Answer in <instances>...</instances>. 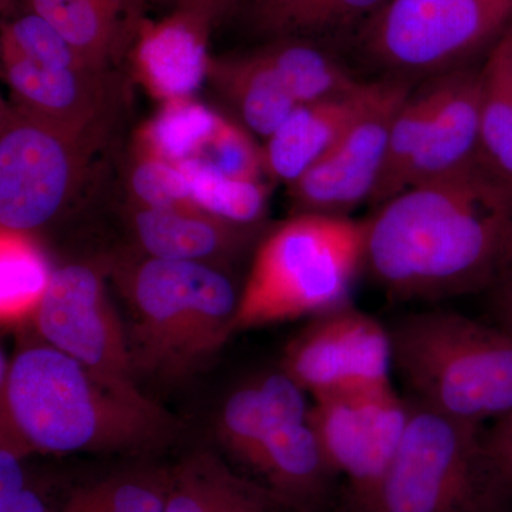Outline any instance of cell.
<instances>
[{
    "mask_svg": "<svg viewBox=\"0 0 512 512\" xmlns=\"http://www.w3.org/2000/svg\"><path fill=\"white\" fill-rule=\"evenodd\" d=\"M512 242V202L480 171L413 185L365 220V269L394 301L493 285Z\"/></svg>",
    "mask_w": 512,
    "mask_h": 512,
    "instance_id": "cell-1",
    "label": "cell"
},
{
    "mask_svg": "<svg viewBox=\"0 0 512 512\" xmlns=\"http://www.w3.org/2000/svg\"><path fill=\"white\" fill-rule=\"evenodd\" d=\"M2 426L29 451L117 453L156 446L175 423L160 407H143L101 383L45 340L2 355Z\"/></svg>",
    "mask_w": 512,
    "mask_h": 512,
    "instance_id": "cell-2",
    "label": "cell"
},
{
    "mask_svg": "<svg viewBox=\"0 0 512 512\" xmlns=\"http://www.w3.org/2000/svg\"><path fill=\"white\" fill-rule=\"evenodd\" d=\"M393 370L410 400L484 424L512 410V335L460 312H413L389 328Z\"/></svg>",
    "mask_w": 512,
    "mask_h": 512,
    "instance_id": "cell-3",
    "label": "cell"
},
{
    "mask_svg": "<svg viewBox=\"0 0 512 512\" xmlns=\"http://www.w3.org/2000/svg\"><path fill=\"white\" fill-rule=\"evenodd\" d=\"M363 269L365 220L302 212L282 222L256 249L232 335L345 305Z\"/></svg>",
    "mask_w": 512,
    "mask_h": 512,
    "instance_id": "cell-4",
    "label": "cell"
},
{
    "mask_svg": "<svg viewBox=\"0 0 512 512\" xmlns=\"http://www.w3.org/2000/svg\"><path fill=\"white\" fill-rule=\"evenodd\" d=\"M123 288L136 375L188 376L232 336L239 295L227 275L205 262L150 256L127 274Z\"/></svg>",
    "mask_w": 512,
    "mask_h": 512,
    "instance_id": "cell-5",
    "label": "cell"
},
{
    "mask_svg": "<svg viewBox=\"0 0 512 512\" xmlns=\"http://www.w3.org/2000/svg\"><path fill=\"white\" fill-rule=\"evenodd\" d=\"M409 402L402 444L362 512H508L512 476L484 424Z\"/></svg>",
    "mask_w": 512,
    "mask_h": 512,
    "instance_id": "cell-6",
    "label": "cell"
},
{
    "mask_svg": "<svg viewBox=\"0 0 512 512\" xmlns=\"http://www.w3.org/2000/svg\"><path fill=\"white\" fill-rule=\"evenodd\" d=\"M511 23L512 0H389L363 23L362 46L393 79L439 77Z\"/></svg>",
    "mask_w": 512,
    "mask_h": 512,
    "instance_id": "cell-7",
    "label": "cell"
},
{
    "mask_svg": "<svg viewBox=\"0 0 512 512\" xmlns=\"http://www.w3.org/2000/svg\"><path fill=\"white\" fill-rule=\"evenodd\" d=\"M90 136L3 101L0 228L33 232L55 220L83 181Z\"/></svg>",
    "mask_w": 512,
    "mask_h": 512,
    "instance_id": "cell-8",
    "label": "cell"
},
{
    "mask_svg": "<svg viewBox=\"0 0 512 512\" xmlns=\"http://www.w3.org/2000/svg\"><path fill=\"white\" fill-rule=\"evenodd\" d=\"M32 322L42 340L113 392L138 406H157L138 389L130 340L96 268L72 264L55 269Z\"/></svg>",
    "mask_w": 512,
    "mask_h": 512,
    "instance_id": "cell-9",
    "label": "cell"
},
{
    "mask_svg": "<svg viewBox=\"0 0 512 512\" xmlns=\"http://www.w3.org/2000/svg\"><path fill=\"white\" fill-rule=\"evenodd\" d=\"M409 417V399L393 383L313 399L308 421L336 476L346 481L350 511L362 512L375 497Z\"/></svg>",
    "mask_w": 512,
    "mask_h": 512,
    "instance_id": "cell-10",
    "label": "cell"
},
{
    "mask_svg": "<svg viewBox=\"0 0 512 512\" xmlns=\"http://www.w3.org/2000/svg\"><path fill=\"white\" fill-rule=\"evenodd\" d=\"M281 367L313 399L392 383L389 328L345 303L315 316L288 343Z\"/></svg>",
    "mask_w": 512,
    "mask_h": 512,
    "instance_id": "cell-11",
    "label": "cell"
},
{
    "mask_svg": "<svg viewBox=\"0 0 512 512\" xmlns=\"http://www.w3.org/2000/svg\"><path fill=\"white\" fill-rule=\"evenodd\" d=\"M412 93L406 80H383L376 99L318 164L291 184L303 212L345 215L372 202L386 161L394 116Z\"/></svg>",
    "mask_w": 512,
    "mask_h": 512,
    "instance_id": "cell-12",
    "label": "cell"
},
{
    "mask_svg": "<svg viewBox=\"0 0 512 512\" xmlns=\"http://www.w3.org/2000/svg\"><path fill=\"white\" fill-rule=\"evenodd\" d=\"M212 19L201 10L177 6L157 22L141 20L131 47L134 73L157 99H185L208 76Z\"/></svg>",
    "mask_w": 512,
    "mask_h": 512,
    "instance_id": "cell-13",
    "label": "cell"
},
{
    "mask_svg": "<svg viewBox=\"0 0 512 512\" xmlns=\"http://www.w3.org/2000/svg\"><path fill=\"white\" fill-rule=\"evenodd\" d=\"M383 80L363 82L343 96L301 104L266 138L265 170L289 185L318 164L376 99Z\"/></svg>",
    "mask_w": 512,
    "mask_h": 512,
    "instance_id": "cell-14",
    "label": "cell"
},
{
    "mask_svg": "<svg viewBox=\"0 0 512 512\" xmlns=\"http://www.w3.org/2000/svg\"><path fill=\"white\" fill-rule=\"evenodd\" d=\"M440 80L439 106L414 161L407 188L471 173L477 168L481 70L463 67L443 74Z\"/></svg>",
    "mask_w": 512,
    "mask_h": 512,
    "instance_id": "cell-15",
    "label": "cell"
},
{
    "mask_svg": "<svg viewBox=\"0 0 512 512\" xmlns=\"http://www.w3.org/2000/svg\"><path fill=\"white\" fill-rule=\"evenodd\" d=\"M0 56L13 103L69 130L93 131L103 107L100 73L39 66L5 39H0Z\"/></svg>",
    "mask_w": 512,
    "mask_h": 512,
    "instance_id": "cell-16",
    "label": "cell"
},
{
    "mask_svg": "<svg viewBox=\"0 0 512 512\" xmlns=\"http://www.w3.org/2000/svg\"><path fill=\"white\" fill-rule=\"evenodd\" d=\"M306 392L284 369L249 380L229 396L220 421L224 446L248 468L282 426L308 420Z\"/></svg>",
    "mask_w": 512,
    "mask_h": 512,
    "instance_id": "cell-17",
    "label": "cell"
},
{
    "mask_svg": "<svg viewBox=\"0 0 512 512\" xmlns=\"http://www.w3.org/2000/svg\"><path fill=\"white\" fill-rule=\"evenodd\" d=\"M133 228L141 247L153 258L195 262L241 247L252 229L215 217L197 205L134 207Z\"/></svg>",
    "mask_w": 512,
    "mask_h": 512,
    "instance_id": "cell-18",
    "label": "cell"
},
{
    "mask_svg": "<svg viewBox=\"0 0 512 512\" xmlns=\"http://www.w3.org/2000/svg\"><path fill=\"white\" fill-rule=\"evenodd\" d=\"M25 10L46 19L97 70H103L141 20H134V0H22Z\"/></svg>",
    "mask_w": 512,
    "mask_h": 512,
    "instance_id": "cell-19",
    "label": "cell"
},
{
    "mask_svg": "<svg viewBox=\"0 0 512 512\" xmlns=\"http://www.w3.org/2000/svg\"><path fill=\"white\" fill-rule=\"evenodd\" d=\"M477 170L512 202V47L507 30L481 69Z\"/></svg>",
    "mask_w": 512,
    "mask_h": 512,
    "instance_id": "cell-20",
    "label": "cell"
},
{
    "mask_svg": "<svg viewBox=\"0 0 512 512\" xmlns=\"http://www.w3.org/2000/svg\"><path fill=\"white\" fill-rule=\"evenodd\" d=\"M208 76L234 103L245 126L268 138L299 106L262 49L251 55L211 60Z\"/></svg>",
    "mask_w": 512,
    "mask_h": 512,
    "instance_id": "cell-21",
    "label": "cell"
},
{
    "mask_svg": "<svg viewBox=\"0 0 512 512\" xmlns=\"http://www.w3.org/2000/svg\"><path fill=\"white\" fill-rule=\"evenodd\" d=\"M55 269L32 232L0 228V322L3 329L35 318Z\"/></svg>",
    "mask_w": 512,
    "mask_h": 512,
    "instance_id": "cell-22",
    "label": "cell"
},
{
    "mask_svg": "<svg viewBox=\"0 0 512 512\" xmlns=\"http://www.w3.org/2000/svg\"><path fill=\"white\" fill-rule=\"evenodd\" d=\"M262 52L299 106L343 96L363 83L335 57L301 37L275 39Z\"/></svg>",
    "mask_w": 512,
    "mask_h": 512,
    "instance_id": "cell-23",
    "label": "cell"
},
{
    "mask_svg": "<svg viewBox=\"0 0 512 512\" xmlns=\"http://www.w3.org/2000/svg\"><path fill=\"white\" fill-rule=\"evenodd\" d=\"M441 80L434 77L424 89L409 94L394 116L382 177L370 204L382 205L409 184L414 161L423 147L439 106Z\"/></svg>",
    "mask_w": 512,
    "mask_h": 512,
    "instance_id": "cell-24",
    "label": "cell"
},
{
    "mask_svg": "<svg viewBox=\"0 0 512 512\" xmlns=\"http://www.w3.org/2000/svg\"><path fill=\"white\" fill-rule=\"evenodd\" d=\"M222 117L191 97L165 101L137 136V153L180 164L197 157Z\"/></svg>",
    "mask_w": 512,
    "mask_h": 512,
    "instance_id": "cell-25",
    "label": "cell"
},
{
    "mask_svg": "<svg viewBox=\"0 0 512 512\" xmlns=\"http://www.w3.org/2000/svg\"><path fill=\"white\" fill-rule=\"evenodd\" d=\"M183 171L192 201L215 217L254 228L265 217L268 190L261 180H235L201 158L177 164Z\"/></svg>",
    "mask_w": 512,
    "mask_h": 512,
    "instance_id": "cell-26",
    "label": "cell"
},
{
    "mask_svg": "<svg viewBox=\"0 0 512 512\" xmlns=\"http://www.w3.org/2000/svg\"><path fill=\"white\" fill-rule=\"evenodd\" d=\"M171 471H128L74 488L59 512H165Z\"/></svg>",
    "mask_w": 512,
    "mask_h": 512,
    "instance_id": "cell-27",
    "label": "cell"
},
{
    "mask_svg": "<svg viewBox=\"0 0 512 512\" xmlns=\"http://www.w3.org/2000/svg\"><path fill=\"white\" fill-rule=\"evenodd\" d=\"M2 39L8 40L20 55L39 66L101 73L46 19L30 10L2 23Z\"/></svg>",
    "mask_w": 512,
    "mask_h": 512,
    "instance_id": "cell-28",
    "label": "cell"
},
{
    "mask_svg": "<svg viewBox=\"0 0 512 512\" xmlns=\"http://www.w3.org/2000/svg\"><path fill=\"white\" fill-rule=\"evenodd\" d=\"M231 471L211 454H195L170 474L165 512H217Z\"/></svg>",
    "mask_w": 512,
    "mask_h": 512,
    "instance_id": "cell-29",
    "label": "cell"
},
{
    "mask_svg": "<svg viewBox=\"0 0 512 512\" xmlns=\"http://www.w3.org/2000/svg\"><path fill=\"white\" fill-rule=\"evenodd\" d=\"M128 185L136 207L175 208L195 205L183 171L177 164L160 158L137 153Z\"/></svg>",
    "mask_w": 512,
    "mask_h": 512,
    "instance_id": "cell-30",
    "label": "cell"
},
{
    "mask_svg": "<svg viewBox=\"0 0 512 512\" xmlns=\"http://www.w3.org/2000/svg\"><path fill=\"white\" fill-rule=\"evenodd\" d=\"M235 180H261L264 154L237 124L222 119L197 157Z\"/></svg>",
    "mask_w": 512,
    "mask_h": 512,
    "instance_id": "cell-31",
    "label": "cell"
},
{
    "mask_svg": "<svg viewBox=\"0 0 512 512\" xmlns=\"http://www.w3.org/2000/svg\"><path fill=\"white\" fill-rule=\"evenodd\" d=\"M323 0H247L245 13L259 35L282 39L309 35Z\"/></svg>",
    "mask_w": 512,
    "mask_h": 512,
    "instance_id": "cell-32",
    "label": "cell"
},
{
    "mask_svg": "<svg viewBox=\"0 0 512 512\" xmlns=\"http://www.w3.org/2000/svg\"><path fill=\"white\" fill-rule=\"evenodd\" d=\"M389 0H323L309 35L348 29L366 23Z\"/></svg>",
    "mask_w": 512,
    "mask_h": 512,
    "instance_id": "cell-33",
    "label": "cell"
},
{
    "mask_svg": "<svg viewBox=\"0 0 512 512\" xmlns=\"http://www.w3.org/2000/svg\"><path fill=\"white\" fill-rule=\"evenodd\" d=\"M487 439L512 476V410L494 420L493 426L487 430Z\"/></svg>",
    "mask_w": 512,
    "mask_h": 512,
    "instance_id": "cell-34",
    "label": "cell"
},
{
    "mask_svg": "<svg viewBox=\"0 0 512 512\" xmlns=\"http://www.w3.org/2000/svg\"><path fill=\"white\" fill-rule=\"evenodd\" d=\"M229 3L231 0H177V6L201 10L210 15L212 19H217L222 10L227 9Z\"/></svg>",
    "mask_w": 512,
    "mask_h": 512,
    "instance_id": "cell-35",
    "label": "cell"
},
{
    "mask_svg": "<svg viewBox=\"0 0 512 512\" xmlns=\"http://www.w3.org/2000/svg\"><path fill=\"white\" fill-rule=\"evenodd\" d=\"M497 319L500 322V328L512 335V311L497 313Z\"/></svg>",
    "mask_w": 512,
    "mask_h": 512,
    "instance_id": "cell-36",
    "label": "cell"
},
{
    "mask_svg": "<svg viewBox=\"0 0 512 512\" xmlns=\"http://www.w3.org/2000/svg\"><path fill=\"white\" fill-rule=\"evenodd\" d=\"M16 5H18V0H2V9L6 15H15Z\"/></svg>",
    "mask_w": 512,
    "mask_h": 512,
    "instance_id": "cell-37",
    "label": "cell"
},
{
    "mask_svg": "<svg viewBox=\"0 0 512 512\" xmlns=\"http://www.w3.org/2000/svg\"><path fill=\"white\" fill-rule=\"evenodd\" d=\"M507 35L508 37H510V40H511V47H512V23L510 26H508V29H507Z\"/></svg>",
    "mask_w": 512,
    "mask_h": 512,
    "instance_id": "cell-38",
    "label": "cell"
},
{
    "mask_svg": "<svg viewBox=\"0 0 512 512\" xmlns=\"http://www.w3.org/2000/svg\"><path fill=\"white\" fill-rule=\"evenodd\" d=\"M279 505H281V504H276L275 507H272L271 510H269L268 512H285V511L279 510Z\"/></svg>",
    "mask_w": 512,
    "mask_h": 512,
    "instance_id": "cell-39",
    "label": "cell"
}]
</instances>
